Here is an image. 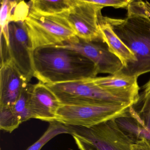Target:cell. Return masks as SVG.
Returning a JSON list of instances; mask_svg holds the SVG:
<instances>
[{"mask_svg": "<svg viewBox=\"0 0 150 150\" xmlns=\"http://www.w3.org/2000/svg\"><path fill=\"white\" fill-rule=\"evenodd\" d=\"M130 106L106 102L61 104L56 121L66 125L89 128L124 115Z\"/></svg>", "mask_w": 150, "mask_h": 150, "instance_id": "5b68a950", "label": "cell"}, {"mask_svg": "<svg viewBox=\"0 0 150 150\" xmlns=\"http://www.w3.org/2000/svg\"><path fill=\"white\" fill-rule=\"evenodd\" d=\"M76 0H32L29 4L30 9L45 15H59L68 11Z\"/></svg>", "mask_w": 150, "mask_h": 150, "instance_id": "2e32d148", "label": "cell"}, {"mask_svg": "<svg viewBox=\"0 0 150 150\" xmlns=\"http://www.w3.org/2000/svg\"><path fill=\"white\" fill-rule=\"evenodd\" d=\"M61 104L56 95L45 84L39 81L34 85L30 100L32 118L54 122Z\"/></svg>", "mask_w": 150, "mask_h": 150, "instance_id": "8fae6325", "label": "cell"}, {"mask_svg": "<svg viewBox=\"0 0 150 150\" xmlns=\"http://www.w3.org/2000/svg\"><path fill=\"white\" fill-rule=\"evenodd\" d=\"M142 88H143V90H146V91L150 92V79L149 81L143 86Z\"/></svg>", "mask_w": 150, "mask_h": 150, "instance_id": "d4e9b609", "label": "cell"}, {"mask_svg": "<svg viewBox=\"0 0 150 150\" xmlns=\"http://www.w3.org/2000/svg\"><path fill=\"white\" fill-rule=\"evenodd\" d=\"M129 112L141 125L144 138L150 144V92L143 90L139 99L129 108Z\"/></svg>", "mask_w": 150, "mask_h": 150, "instance_id": "5bb4252c", "label": "cell"}, {"mask_svg": "<svg viewBox=\"0 0 150 150\" xmlns=\"http://www.w3.org/2000/svg\"><path fill=\"white\" fill-rule=\"evenodd\" d=\"M131 0H86L89 3L97 5L102 8L112 7L116 8H127Z\"/></svg>", "mask_w": 150, "mask_h": 150, "instance_id": "44dd1931", "label": "cell"}, {"mask_svg": "<svg viewBox=\"0 0 150 150\" xmlns=\"http://www.w3.org/2000/svg\"><path fill=\"white\" fill-rule=\"evenodd\" d=\"M115 119L89 128L67 126L71 136L88 143L97 150H132L134 142L120 129Z\"/></svg>", "mask_w": 150, "mask_h": 150, "instance_id": "52a82bcc", "label": "cell"}, {"mask_svg": "<svg viewBox=\"0 0 150 150\" xmlns=\"http://www.w3.org/2000/svg\"><path fill=\"white\" fill-rule=\"evenodd\" d=\"M34 85L24 87L16 102L10 107L0 108V129L11 133L20 125L32 118L30 100Z\"/></svg>", "mask_w": 150, "mask_h": 150, "instance_id": "30bf717a", "label": "cell"}, {"mask_svg": "<svg viewBox=\"0 0 150 150\" xmlns=\"http://www.w3.org/2000/svg\"><path fill=\"white\" fill-rule=\"evenodd\" d=\"M115 120L118 127L133 142L144 139L141 125L136 118L129 113V110L124 115Z\"/></svg>", "mask_w": 150, "mask_h": 150, "instance_id": "e0dca14e", "label": "cell"}, {"mask_svg": "<svg viewBox=\"0 0 150 150\" xmlns=\"http://www.w3.org/2000/svg\"><path fill=\"white\" fill-rule=\"evenodd\" d=\"M9 44L1 41V64L9 60L28 83L34 77L33 50L24 22H10L8 24Z\"/></svg>", "mask_w": 150, "mask_h": 150, "instance_id": "8992f818", "label": "cell"}, {"mask_svg": "<svg viewBox=\"0 0 150 150\" xmlns=\"http://www.w3.org/2000/svg\"><path fill=\"white\" fill-rule=\"evenodd\" d=\"M24 23L33 51L39 47L61 44L76 36L62 14H42L30 9Z\"/></svg>", "mask_w": 150, "mask_h": 150, "instance_id": "277c9868", "label": "cell"}, {"mask_svg": "<svg viewBox=\"0 0 150 150\" xmlns=\"http://www.w3.org/2000/svg\"></svg>", "mask_w": 150, "mask_h": 150, "instance_id": "484cf974", "label": "cell"}, {"mask_svg": "<svg viewBox=\"0 0 150 150\" xmlns=\"http://www.w3.org/2000/svg\"><path fill=\"white\" fill-rule=\"evenodd\" d=\"M100 29L103 39L108 47L110 51L119 58L124 67L136 60L135 55L124 43L102 15L99 17Z\"/></svg>", "mask_w": 150, "mask_h": 150, "instance_id": "4fadbf2b", "label": "cell"}, {"mask_svg": "<svg viewBox=\"0 0 150 150\" xmlns=\"http://www.w3.org/2000/svg\"><path fill=\"white\" fill-rule=\"evenodd\" d=\"M104 18L136 58L135 62L128 64L119 72L138 78L150 72V18L145 16H127L124 19Z\"/></svg>", "mask_w": 150, "mask_h": 150, "instance_id": "7a4b0ae2", "label": "cell"}, {"mask_svg": "<svg viewBox=\"0 0 150 150\" xmlns=\"http://www.w3.org/2000/svg\"><path fill=\"white\" fill-rule=\"evenodd\" d=\"M33 64L34 77L46 84L86 80L98 74L90 59L75 51L55 45L35 49Z\"/></svg>", "mask_w": 150, "mask_h": 150, "instance_id": "6da1fadb", "label": "cell"}, {"mask_svg": "<svg viewBox=\"0 0 150 150\" xmlns=\"http://www.w3.org/2000/svg\"><path fill=\"white\" fill-rule=\"evenodd\" d=\"M55 46L70 49L82 54L95 64L98 74L113 75L123 67L120 59L110 51L103 40L86 41L76 36Z\"/></svg>", "mask_w": 150, "mask_h": 150, "instance_id": "ba28073f", "label": "cell"}, {"mask_svg": "<svg viewBox=\"0 0 150 150\" xmlns=\"http://www.w3.org/2000/svg\"><path fill=\"white\" fill-rule=\"evenodd\" d=\"M132 150H150V144L145 139L138 140L133 143Z\"/></svg>", "mask_w": 150, "mask_h": 150, "instance_id": "7402d4cb", "label": "cell"}, {"mask_svg": "<svg viewBox=\"0 0 150 150\" xmlns=\"http://www.w3.org/2000/svg\"><path fill=\"white\" fill-rule=\"evenodd\" d=\"M30 6L23 1H19L14 7L11 14V22H24L28 16Z\"/></svg>", "mask_w": 150, "mask_h": 150, "instance_id": "d6986e66", "label": "cell"}, {"mask_svg": "<svg viewBox=\"0 0 150 150\" xmlns=\"http://www.w3.org/2000/svg\"><path fill=\"white\" fill-rule=\"evenodd\" d=\"M61 104H82L96 102L132 106L138 100L139 90L115 91L104 89L90 79L55 84H45Z\"/></svg>", "mask_w": 150, "mask_h": 150, "instance_id": "3957f363", "label": "cell"}, {"mask_svg": "<svg viewBox=\"0 0 150 150\" xmlns=\"http://www.w3.org/2000/svg\"><path fill=\"white\" fill-rule=\"evenodd\" d=\"M144 5L146 10L147 17L150 18V3L147 1H145Z\"/></svg>", "mask_w": 150, "mask_h": 150, "instance_id": "cb8c5ba5", "label": "cell"}, {"mask_svg": "<svg viewBox=\"0 0 150 150\" xmlns=\"http://www.w3.org/2000/svg\"><path fill=\"white\" fill-rule=\"evenodd\" d=\"M91 81L99 86L110 90L129 91L139 90L137 78L126 76L119 72L107 77H96Z\"/></svg>", "mask_w": 150, "mask_h": 150, "instance_id": "9a60e30c", "label": "cell"}, {"mask_svg": "<svg viewBox=\"0 0 150 150\" xmlns=\"http://www.w3.org/2000/svg\"><path fill=\"white\" fill-rule=\"evenodd\" d=\"M64 133L70 134V131L67 125L57 121L51 122L43 135L26 150H41L45 145L54 137Z\"/></svg>", "mask_w": 150, "mask_h": 150, "instance_id": "ac0fdd59", "label": "cell"}, {"mask_svg": "<svg viewBox=\"0 0 150 150\" xmlns=\"http://www.w3.org/2000/svg\"><path fill=\"white\" fill-rule=\"evenodd\" d=\"M127 16H145L147 17L144 2L142 1L131 0L127 6Z\"/></svg>", "mask_w": 150, "mask_h": 150, "instance_id": "ffe728a7", "label": "cell"}, {"mask_svg": "<svg viewBox=\"0 0 150 150\" xmlns=\"http://www.w3.org/2000/svg\"><path fill=\"white\" fill-rule=\"evenodd\" d=\"M101 7L86 0H76L73 6L62 14L67 19L79 38L86 41L103 40L99 25Z\"/></svg>", "mask_w": 150, "mask_h": 150, "instance_id": "9c48e42d", "label": "cell"}, {"mask_svg": "<svg viewBox=\"0 0 150 150\" xmlns=\"http://www.w3.org/2000/svg\"><path fill=\"white\" fill-rule=\"evenodd\" d=\"M28 83L10 60L1 64L0 108L13 105Z\"/></svg>", "mask_w": 150, "mask_h": 150, "instance_id": "7c38bea8", "label": "cell"}, {"mask_svg": "<svg viewBox=\"0 0 150 150\" xmlns=\"http://www.w3.org/2000/svg\"><path fill=\"white\" fill-rule=\"evenodd\" d=\"M75 143L79 150H97L93 146L89 144L86 142L82 141L79 138L75 136H73Z\"/></svg>", "mask_w": 150, "mask_h": 150, "instance_id": "603a6c76", "label": "cell"}]
</instances>
